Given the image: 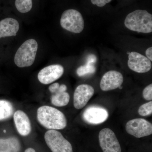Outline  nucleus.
Listing matches in <instances>:
<instances>
[{
    "instance_id": "4be33fe9",
    "label": "nucleus",
    "mask_w": 152,
    "mask_h": 152,
    "mask_svg": "<svg viewBox=\"0 0 152 152\" xmlns=\"http://www.w3.org/2000/svg\"><path fill=\"white\" fill-rule=\"evenodd\" d=\"M111 1L112 0H91L93 4L96 5L99 7H103Z\"/></svg>"
},
{
    "instance_id": "0eeeda50",
    "label": "nucleus",
    "mask_w": 152,
    "mask_h": 152,
    "mask_svg": "<svg viewBox=\"0 0 152 152\" xmlns=\"http://www.w3.org/2000/svg\"><path fill=\"white\" fill-rule=\"evenodd\" d=\"M99 142L103 152H121L119 142L115 133L109 128L101 130L99 133Z\"/></svg>"
},
{
    "instance_id": "412c9836",
    "label": "nucleus",
    "mask_w": 152,
    "mask_h": 152,
    "mask_svg": "<svg viewBox=\"0 0 152 152\" xmlns=\"http://www.w3.org/2000/svg\"><path fill=\"white\" fill-rule=\"evenodd\" d=\"M143 97L146 100L151 101L152 99V84L147 86L143 91Z\"/></svg>"
},
{
    "instance_id": "7ed1b4c3",
    "label": "nucleus",
    "mask_w": 152,
    "mask_h": 152,
    "mask_svg": "<svg viewBox=\"0 0 152 152\" xmlns=\"http://www.w3.org/2000/svg\"><path fill=\"white\" fill-rule=\"evenodd\" d=\"M38 48L36 40L30 39L25 41L15 55L14 62L16 65L20 68L32 65L35 60Z\"/></svg>"
},
{
    "instance_id": "6e6552de",
    "label": "nucleus",
    "mask_w": 152,
    "mask_h": 152,
    "mask_svg": "<svg viewBox=\"0 0 152 152\" xmlns=\"http://www.w3.org/2000/svg\"><path fill=\"white\" fill-rule=\"evenodd\" d=\"M128 66L130 69L139 73H144L151 70V61L146 57L135 52L129 55Z\"/></svg>"
},
{
    "instance_id": "dca6fc26",
    "label": "nucleus",
    "mask_w": 152,
    "mask_h": 152,
    "mask_svg": "<svg viewBox=\"0 0 152 152\" xmlns=\"http://www.w3.org/2000/svg\"><path fill=\"white\" fill-rule=\"evenodd\" d=\"M97 57L95 55H89L87 57L86 64L80 66L77 69V75L79 77H83L94 73L96 71L95 65Z\"/></svg>"
},
{
    "instance_id": "20e7f679",
    "label": "nucleus",
    "mask_w": 152,
    "mask_h": 152,
    "mask_svg": "<svg viewBox=\"0 0 152 152\" xmlns=\"http://www.w3.org/2000/svg\"><path fill=\"white\" fill-rule=\"evenodd\" d=\"M60 24L63 28L75 34L83 31L85 26L84 20L81 14L73 9L66 10L63 13Z\"/></svg>"
},
{
    "instance_id": "b1692460",
    "label": "nucleus",
    "mask_w": 152,
    "mask_h": 152,
    "mask_svg": "<svg viewBox=\"0 0 152 152\" xmlns=\"http://www.w3.org/2000/svg\"><path fill=\"white\" fill-rule=\"evenodd\" d=\"M24 152H36L35 150L33 148H28Z\"/></svg>"
},
{
    "instance_id": "f03ea898",
    "label": "nucleus",
    "mask_w": 152,
    "mask_h": 152,
    "mask_svg": "<svg viewBox=\"0 0 152 152\" xmlns=\"http://www.w3.org/2000/svg\"><path fill=\"white\" fill-rule=\"evenodd\" d=\"M124 24L129 30L138 33L152 32V15L145 10H137L130 13L125 20Z\"/></svg>"
},
{
    "instance_id": "ddd939ff",
    "label": "nucleus",
    "mask_w": 152,
    "mask_h": 152,
    "mask_svg": "<svg viewBox=\"0 0 152 152\" xmlns=\"http://www.w3.org/2000/svg\"><path fill=\"white\" fill-rule=\"evenodd\" d=\"M123 82L124 77L121 73L116 71H110L103 76L100 86L102 91H107L119 88Z\"/></svg>"
},
{
    "instance_id": "9b49d317",
    "label": "nucleus",
    "mask_w": 152,
    "mask_h": 152,
    "mask_svg": "<svg viewBox=\"0 0 152 152\" xmlns=\"http://www.w3.org/2000/svg\"><path fill=\"white\" fill-rule=\"evenodd\" d=\"M94 94V89L91 86L82 84L77 87L74 94V106L77 110L84 107Z\"/></svg>"
},
{
    "instance_id": "f8f14e48",
    "label": "nucleus",
    "mask_w": 152,
    "mask_h": 152,
    "mask_svg": "<svg viewBox=\"0 0 152 152\" xmlns=\"http://www.w3.org/2000/svg\"><path fill=\"white\" fill-rule=\"evenodd\" d=\"M64 68L59 64L52 65L44 68L38 75L39 81L45 85L50 84L62 77Z\"/></svg>"
},
{
    "instance_id": "39448f33",
    "label": "nucleus",
    "mask_w": 152,
    "mask_h": 152,
    "mask_svg": "<svg viewBox=\"0 0 152 152\" xmlns=\"http://www.w3.org/2000/svg\"><path fill=\"white\" fill-rule=\"evenodd\" d=\"M45 140L52 152H73L70 142L58 131L55 130L47 131L45 134Z\"/></svg>"
},
{
    "instance_id": "f3484780",
    "label": "nucleus",
    "mask_w": 152,
    "mask_h": 152,
    "mask_svg": "<svg viewBox=\"0 0 152 152\" xmlns=\"http://www.w3.org/2000/svg\"><path fill=\"white\" fill-rule=\"evenodd\" d=\"M20 148V144L17 138L0 139V152H19Z\"/></svg>"
},
{
    "instance_id": "4468645a",
    "label": "nucleus",
    "mask_w": 152,
    "mask_h": 152,
    "mask_svg": "<svg viewBox=\"0 0 152 152\" xmlns=\"http://www.w3.org/2000/svg\"><path fill=\"white\" fill-rule=\"evenodd\" d=\"M14 121L18 132L22 136L28 135L31 131V124L27 114L22 110L17 111L14 115Z\"/></svg>"
},
{
    "instance_id": "1a4fd4ad",
    "label": "nucleus",
    "mask_w": 152,
    "mask_h": 152,
    "mask_svg": "<svg viewBox=\"0 0 152 152\" xmlns=\"http://www.w3.org/2000/svg\"><path fill=\"white\" fill-rule=\"evenodd\" d=\"M109 117L107 111L99 106H91L87 108L83 114L84 121L91 125L102 124L107 121Z\"/></svg>"
},
{
    "instance_id": "aec40b11",
    "label": "nucleus",
    "mask_w": 152,
    "mask_h": 152,
    "mask_svg": "<svg viewBox=\"0 0 152 152\" xmlns=\"http://www.w3.org/2000/svg\"><path fill=\"white\" fill-rule=\"evenodd\" d=\"M139 115L142 116L151 115L152 113V102L151 101L142 105L138 110Z\"/></svg>"
},
{
    "instance_id": "6ab92c4d",
    "label": "nucleus",
    "mask_w": 152,
    "mask_h": 152,
    "mask_svg": "<svg viewBox=\"0 0 152 152\" xmlns=\"http://www.w3.org/2000/svg\"><path fill=\"white\" fill-rule=\"evenodd\" d=\"M15 5L19 12L23 13L28 12L32 8V0H15Z\"/></svg>"
},
{
    "instance_id": "5701e85b",
    "label": "nucleus",
    "mask_w": 152,
    "mask_h": 152,
    "mask_svg": "<svg viewBox=\"0 0 152 152\" xmlns=\"http://www.w3.org/2000/svg\"><path fill=\"white\" fill-rule=\"evenodd\" d=\"M146 57L151 61H152V47H150L146 51Z\"/></svg>"
},
{
    "instance_id": "2eb2a0df",
    "label": "nucleus",
    "mask_w": 152,
    "mask_h": 152,
    "mask_svg": "<svg viewBox=\"0 0 152 152\" xmlns=\"http://www.w3.org/2000/svg\"><path fill=\"white\" fill-rule=\"evenodd\" d=\"M19 28L18 22L15 19H3L0 21V38L16 36Z\"/></svg>"
},
{
    "instance_id": "423d86ee",
    "label": "nucleus",
    "mask_w": 152,
    "mask_h": 152,
    "mask_svg": "<svg viewBox=\"0 0 152 152\" xmlns=\"http://www.w3.org/2000/svg\"><path fill=\"white\" fill-rule=\"evenodd\" d=\"M126 130L131 135L140 138L152 134V124L144 119H134L126 123Z\"/></svg>"
},
{
    "instance_id": "f257e3e1",
    "label": "nucleus",
    "mask_w": 152,
    "mask_h": 152,
    "mask_svg": "<svg viewBox=\"0 0 152 152\" xmlns=\"http://www.w3.org/2000/svg\"><path fill=\"white\" fill-rule=\"evenodd\" d=\"M37 118L42 126L49 130H61L67 126L66 118L62 112L48 106L38 109Z\"/></svg>"
},
{
    "instance_id": "a211bd4d",
    "label": "nucleus",
    "mask_w": 152,
    "mask_h": 152,
    "mask_svg": "<svg viewBox=\"0 0 152 152\" xmlns=\"http://www.w3.org/2000/svg\"><path fill=\"white\" fill-rule=\"evenodd\" d=\"M14 110L12 103L5 100H0V121L10 118L13 114Z\"/></svg>"
},
{
    "instance_id": "9d476101",
    "label": "nucleus",
    "mask_w": 152,
    "mask_h": 152,
    "mask_svg": "<svg viewBox=\"0 0 152 152\" xmlns=\"http://www.w3.org/2000/svg\"><path fill=\"white\" fill-rule=\"evenodd\" d=\"M67 88L65 85H60L55 83L50 86L49 90L52 94L51 102L56 107H62L66 106L70 100V96L66 92Z\"/></svg>"
}]
</instances>
